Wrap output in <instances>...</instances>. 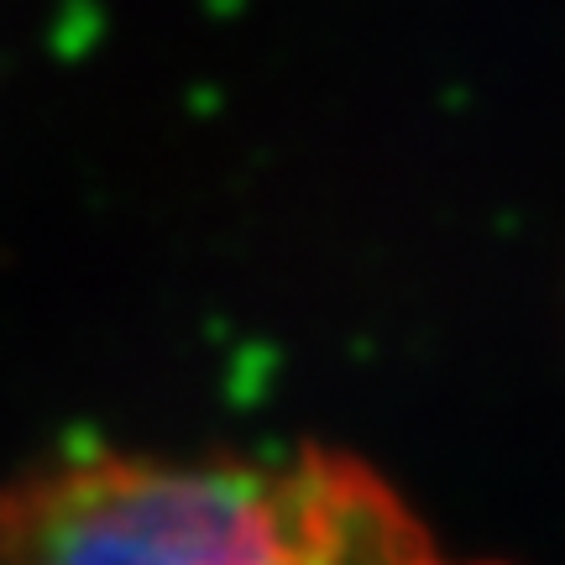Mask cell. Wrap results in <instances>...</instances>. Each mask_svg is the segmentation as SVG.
<instances>
[{
  "instance_id": "6da1fadb",
  "label": "cell",
  "mask_w": 565,
  "mask_h": 565,
  "mask_svg": "<svg viewBox=\"0 0 565 565\" xmlns=\"http://www.w3.org/2000/svg\"><path fill=\"white\" fill-rule=\"evenodd\" d=\"M0 565H471L335 450L68 456L0 487Z\"/></svg>"
}]
</instances>
